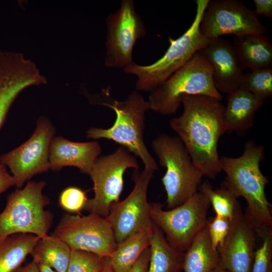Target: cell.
I'll use <instances>...</instances> for the list:
<instances>
[{
    "mask_svg": "<svg viewBox=\"0 0 272 272\" xmlns=\"http://www.w3.org/2000/svg\"><path fill=\"white\" fill-rule=\"evenodd\" d=\"M183 111L169 122L187 150L193 163L203 176L214 179L222 171L218 146L225 133L224 106L221 101L203 95L181 98Z\"/></svg>",
    "mask_w": 272,
    "mask_h": 272,
    "instance_id": "1",
    "label": "cell"
},
{
    "mask_svg": "<svg viewBox=\"0 0 272 272\" xmlns=\"http://www.w3.org/2000/svg\"><path fill=\"white\" fill-rule=\"evenodd\" d=\"M264 157V147L251 140L245 143L240 156L220 157L221 171L226 176L222 184L237 198L243 197L246 200L244 215L260 237L272 232V206L265 192L269 181L260 169Z\"/></svg>",
    "mask_w": 272,
    "mask_h": 272,
    "instance_id": "2",
    "label": "cell"
},
{
    "mask_svg": "<svg viewBox=\"0 0 272 272\" xmlns=\"http://www.w3.org/2000/svg\"><path fill=\"white\" fill-rule=\"evenodd\" d=\"M209 0H196L195 16L190 27L176 39L169 38L170 46L163 56L153 63L142 65L134 61L123 69L135 76V90L151 92L184 65L211 41L199 30L200 20Z\"/></svg>",
    "mask_w": 272,
    "mask_h": 272,
    "instance_id": "3",
    "label": "cell"
},
{
    "mask_svg": "<svg viewBox=\"0 0 272 272\" xmlns=\"http://www.w3.org/2000/svg\"><path fill=\"white\" fill-rule=\"evenodd\" d=\"M102 104L114 111L115 121L107 129L91 127L87 131V138L112 141L139 157L145 167L157 170L158 164L147 149L144 140L145 115L150 110L148 101L139 92L133 90L123 101L114 100L112 104Z\"/></svg>",
    "mask_w": 272,
    "mask_h": 272,
    "instance_id": "4",
    "label": "cell"
},
{
    "mask_svg": "<svg viewBox=\"0 0 272 272\" xmlns=\"http://www.w3.org/2000/svg\"><path fill=\"white\" fill-rule=\"evenodd\" d=\"M186 95H203L220 101L223 99L214 85L212 67L199 51L150 92L148 100L150 109L164 115L175 114L181 97Z\"/></svg>",
    "mask_w": 272,
    "mask_h": 272,
    "instance_id": "5",
    "label": "cell"
},
{
    "mask_svg": "<svg viewBox=\"0 0 272 272\" xmlns=\"http://www.w3.org/2000/svg\"><path fill=\"white\" fill-rule=\"evenodd\" d=\"M152 147L160 165L166 169L162 182L167 208L173 209L197 191L203 175L178 137L161 134L152 141Z\"/></svg>",
    "mask_w": 272,
    "mask_h": 272,
    "instance_id": "6",
    "label": "cell"
},
{
    "mask_svg": "<svg viewBox=\"0 0 272 272\" xmlns=\"http://www.w3.org/2000/svg\"><path fill=\"white\" fill-rule=\"evenodd\" d=\"M44 181H28L23 188H17L7 197L0 212V240L13 234L24 233L42 237L52 222L51 213L45 210L49 198L42 193Z\"/></svg>",
    "mask_w": 272,
    "mask_h": 272,
    "instance_id": "7",
    "label": "cell"
},
{
    "mask_svg": "<svg viewBox=\"0 0 272 272\" xmlns=\"http://www.w3.org/2000/svg\"><path fill=\"white\" fill-rule=\"evenodd\" d=\"M210 206L206 196L197 191L181 205L168 210H164L160 203H149V211L153 223L165 234L170 245L185 252L206 227Z\"/></svg>",
    "mask_w": 272,
    "mask_h": 272,
    "instance_id": "8",
    "label": "cell"
},
{
    "mask_svg": "<svg viewBox=\"0 0 272 272\" xmlns=\"http://www.w3.org/2000/svg\"><path fill=\"white\" fill-rule=\"evenodd\" d=\"M128 168L139 170V164L135 156L123 147L98 158L89 174L93 182L94 196L88 199L84 209L90 214L106 218L112 206L119 201L123 175Z\"/></svg>",
    "mask_w": 272,
    "mask_h": 272,
    "instance_id": "9",
    "label": "cell"
},
{
    "mask_svg": "<svg viewBox=\"0 0 272 272\" xmlns=\"http://www.w3.org/2000/svg\"><path fill=\"white\" fill-rule=\"evenodd\" d=\"M199 30L209 41L224 35L265 34L266 29L253 11L238 0H209Z\"/></svg>",
    "mask_w": 272,
    "mask_h": 272,
    "instance_id": "10",
    "label": "cell"
},
{
    "mask_svg": "<svg viewBox=\"0 0 272 272\" xmlns=\"http://www.w3.org/2000/svg\"><path fill=\"white\" fill-rule=\"evenodd\" d=\"M106 67L122 68L133 62L132 51L137 40L146 33L133 0H122L120 8L106 19Z\"/></svg>",
    "mask_w": 272,
    "mask_h": 272,
    "instance_id": "11",
    "label": "cell"
},
{
    "mask_svg": "<svg viewBox=\"0 0 272 272\" xmlns=\"http://www.w3.org/2000/svg\"><path fill=\"white\" fill-rule=\"evenodd\" d=\"M52 235L66 243L72 250L109 256L116 242L106 218L90 213L87 216H62Z\"/></svg>",
    "mask_w": 272,
    "mask_h": 272,
    "instance_id": "12",
    "label": "cell"
},
{
    "mask_svg": "<svg viewBox=\"0 0 272 272\" xmlns=\"http://www.w3.org/2000/svg\"><path fill=\"white\" fill-rule=\"evenodd\" d=\"M54 133L50 121L41 117L26 142L1 156L0 164L9 168L18 188L34 175L50 169L49 149Z\"/></svg>",
    "mask_w": 272,
    "mask_h": 272,
    "instance_id": "13",
    "label": "cell"
},
{
    "mask_svg": "<svg viewBox=\"0 0 272 272\" xmlns=\"http://www.w3.org/2000/svg\"><path fill=\"white\" fill-rule=\"evenodd\" d=\"M154 172L146 167L140 172L134 169L132 190L124 200L111 207L106 218L113 230L116 243L141 230L152 227L153 223L150 215L147 191Z\"/></svg>",
    "mask_w": 272,
    "mask_h": 272,
    "instance_id": "14",
    "label": "cell"
},
{
    "mask_svg": "<svg viewBox=\"0 0 272 272\" xmlns=\"http://www.w3.org/2000/svg\"><path fill=\"white\" fill-rule=\"evenodd\" d=\"M46 83L35 63L23 54L0 51V129L20 93L29 87Z\"/></svg>",
    "mask_w": 272,
    "mask_h": 272,
    "instance_id": "15",
    "label": "cell"
},
{
    "mask_svg": "<svg viewBox=\"0 0 272 272\" xmlns=\"http://www.w3.org/2000/svg\"><path fill=\"white\" fill-rule=\"evenodd\" d=\"M231 221L228 234L218 249L219 264L230 272H251L256 234L243 213L240 203Z\"/></svg>",
    "mask_w": 272,
    "mask_h": 272,
    "instance_id": "16",
    "label": "cell"
},
{
    "mask_svg": "<svg viewBox=\"0 0 272 272\" xmlns=\"http://www.w3.org/2000/svg\"><path fill=\"white\" fill-rule=\"evenodd\" d=\"M199 51L212 67L213 80L219 92L228 95L240 89L244 74L232 43L219 37Z\"/></svg>",
    "mask_w": 272,
    "mask_h": 272,
    "instance_id": "17",
    "label": "cell"
},
{
    "mask_svg": "<svg viewBox=\"0 0 272 272\" xmlns=\"http://www.w3.org/2000/svg\"><path fill=\"white\" fill-rule=\"evenodd\" d=\"M101 153L97 141L75 142L61 137H53L49 149L50 169L57 171L65 166H73L89 175Z\"/></svg>",
    "mask_w": 272,
    "mask_h": 272,
    "instance_id": "18",
    "label": "cell"
},
{
    "mask_svg": "<svg viewBox=\"0 0 272 272\" xmlns=\"http://www.w3.org/2000/svg\"><path fill=\"white\" fill-rule=\"evenodd\" d=\"M264 101L241 89L228 94L224 110L225 132L242 134L246 132L253 126L255 113Z\"/></svg>",
    "mask_w": 272,
    "mask_h": 272,
    "instance_id": "19",
    "label": "cell"
},
{
    "mask_svg": "<svg viewBox=\"0 0 272 272\" xmlns=\"http://www.w3.org/2000/svg\"><path fill=\"white\" fill-rule=\"evenodd\" d=\"M232 45L243 71L272 67V44L265 34L235 36Z\"/></svg>",
    "mask_w": 272,
    "mask_h": 272,
    "instance_id": "20",
    "label": "cell"
},
{
    "mask_svg": "<svg viewBox=\"0 0 272 272\" xmlns=\"http://www.w3.org/2000/svg\"><path fill=\"white\" fill-rule=\"evenodd\" d=\"M150 241L147 272H179L183 269L184 252L173 248L154 224L150 229Z\"/></svg>",
    "mask_w": 272,
    "mask_h": 272,
    "instance_id": "21",
    "label": "cell"
},
{
    "mask_svg": "<svg viewBox=\"0 0 272 272\" xmlns=\"http://www.w3.org/2000/svg\"><path fill=\"white\" fill-rule=\"evenodd\" d=\"M72 249L53 235L40 237L30 253L37 264L48 265L56 272H66Z\"/></svg>",
    "mask_w": 272,
    "mask_h": 272,
    "instance_id": "22",
    "label": "cell"
},
{
    "mask_svg": "<svg viewBox=\"0 0 272 272\" xmlns=\"http://www.w3.org/2000/svg\"><path fill=\"white\" fill-rule=\"evenodd\" d=\"M219 252L213 249L207 226L184 252V272H212L219 264Z\"/></svg>",
    "mask_w": 272,
    "mask_h": 272,
    "instance_id": "23",
    "label": "cell"
},
{
    "mask_svg": "<svg viewBox=\"0 0 272 272\" xmlns=\"http://www.w3.org/2000/svg\"><path fill=\"white\" fill-rule=\"evenodd\" d=\"M150 229H142L116 243L108 256L114 272H125L137 261L150 246Z\"/></svg>",
    "mask_w": 272,
    "mask_h": 272,
    "instance_id": "24",
    "label": "cell"
},
{
    "mask_svg": "<svg viewBox=\"0 0 272 272\" xmlns=\"http://www.w3.org/2000/svg\"><path fill=\"white\" fill-rule=\"evenodd\" d=\"M39 238L33 234L19 233L0 240V272H13L21 266Z\"/></svg>",
    "mask_w": 272,
    "mask_h": 272,
    "instance_id": "25",
    "label": "cell"
},
{
    "mask_svg": "<svg viewBox=\"0 0 272 272\" xmlns=\"http://www.w3.org/2000/svg\"><path fill=\"white\" fill-rule=\"evenodd\" d=\"M199 191L208 198L216 216L232 219L239 202L226 187L221 184L219 188L214 189L206 180L199 185Z\"/></svg>",
    "mask_w": 272,
    "mask_h": 272,
    "instance_id": "26",
    "label": "cell"
},
{
    "mask_svg": "<svg viewBox=\"0 0 272 272\" xmlns=\"http://www.w3.org/2000/svg\"><path fill=\"white\" fill-rule=\"evenodd\" d=\"M265 100L272 96V67L252 70L244 74L240 89Z\"/></svg>",
    "mask_w": 272,
    "mask_h": 272,
    "instance_id": "27",
    "label": "cell"
},
{
    "mask_svg": "<svg viewBox=\"0 0 272 272\" xmlns=\"http://www.w3.org/2000/svg\"><path fill=\"white\" fill-rule=\"evenodd\" d=\"M105 256L79 250H72L66 272H100Z\"/></svg>",
    "mask_w": 272,
    "mask_h": 272,
    "instance_id": "28",
    "label": "cell"
},
{
    "mask_svg": "<svg viewBox=\"0 0 272 272\" xmlns=\"http://www.w3.org/2000/svg\"><path fill=\"white\" fill-rule=\"evenodd\" d=\"M261 238L262 243L255 250L251 272H272V232Z\"/></svg>",
    "mask_w": 272,
    "mask_h": 272,
    "instance_id": "29",
    "label": "cell"
},
{
    "mask_svg": "<svg viewBox=\"0 0 272 272\" xmlns=\"http://www.w3.org/2000/svg\"><path fill=\"white\" fill-rule=\"evenodd\" d=\"M88 198L81 188L70 186L63 189L59 196V205L64 210L78 213L84 209Z\"/></svg>",
    "mask_w": 272,
    "mask_h": 272,
    "instance_id": "30",
    "label": "cell"
},
{
    "mask_svg": "<svg viewBox=\"0 0 272 272\" xmlns=\"http://www.w3.org/2000/svg\"><path fill=\"white\" fill-rule=\"evenodd\" d=\"M231 221L230 219L218 216L207 220V228L208 235L213 249L218 250L221 247L230 230Z\"/></svg>",
    "mask_w": 272,
    "mask_h": 272,
    "instance_id": "31",
    "label": "cell"
},
{
    "mask_svg": "<svg viewBox=\"0 0 272 272\" xmlns=\"http://www.w3.org/2000/svg\"><path fill=\"white\" fill-rule=\"evenodd\" d=\"M150 257V247L142 254L133 265L125 272H147Z\"/></svg>",
    "mask_w": 272,
    "mask_h": 272,
    "instance_id": "32",
    "label": "cell"
},
{
    "mask_svg": "<svg viewBox=\"0 0 272 272\" xmlns=\"http://www.w3.org/2000/svg\"><path fill=\"white\" fill-rule=\"evenodd\" d=\"M255 10L253 11L257 16L262 15L266 17L272 18V1L271 0H254Z\"/></svg>",
    "mask_w": 272,
    "mask_h": 272,
    "instance_id": "33",
    "label": "cell"
},
{
    "mask_svg": "<svg viewBox=\"0 0 272 272\" xmlns=\"http://www.w3.org/2000/svg\"><path fill=\"white\" fill-rule=\"evenodd\" d=\"M15 186V181L6 167L0 164V194L11 186Z\"/></svg>",
    "mask_w": 272,
    "mask_h": 272,
    "instance_id": "34",
    "label": "cell"
},
{
    "mask_svg": "<svg viewBox=\"0 0 272 272\" xmlns=\"http://www.w3.org/2000/svg\"><path fill=\"white\" fill-rule=\"evenodd\" d=\"M13 272H39L38 265L32 260L24 266H20Z\"/></svg>",
    "mask_w": 272,
    "mask_h": 272,
    "instance_id": "35",
    "label": "cell"
},
{
    "mask_svg": "<svg viewBox=\"0 0 272 272\" xmlns=\"http://www.w3.org/2000/svg\"><path fill=\"white\" fill-rule=\"evenodd\" d=\"M100 272H114L110 264L108 256H105L104 265Z\"/></svg>",
    "mask_w": 272,
    "mask_h": 272,
    "instance_id": "36",
    "label": "cell"
},
{
    "mask_svg": "<svg viewBox=\"0 0 272 272\" xmlns=\"http://www.w3.org/2000/svg\"><path fill=\"white\" fill-rule=\"evenodd\" d=\"M38 265L39 267V272H56L47 265L44 264H39Z\"/></svg>",
    "mask_w": 272,
    "mask_h": 272,
    "instance_id": "37",
    "label": "cell"
},
{
    "mask_svg": "<svg viewBox=\"0 0 272 272\" xmlns=\"http://www.w3.org/2000/svg\"><path fill=\"white\" fill-rule=\"evenodd\" d=\"M212 272H230L222 267L219 264Z\"/></svg>",
    "mask_w": 272,
    "mask_h": 272,
    "instance_id": "38",
    "label": "cell"
}]
</instances>
